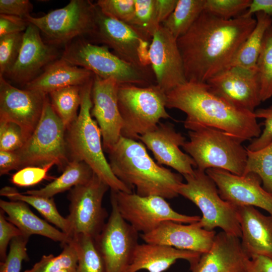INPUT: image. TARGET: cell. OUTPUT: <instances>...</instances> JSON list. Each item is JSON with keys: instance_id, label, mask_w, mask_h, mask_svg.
<instances>
[{"instance_id": "1", "label": "cell", "mask_w": 272, "mask_h": 272, "mask_svg": "<svg viewBox=\"0 0 272 272\" xmlns=\"http://www.w3.org/2000/svg\"><path fill=\"white\" fill-rule=\"evenodd\" d=\"M256 23L252 16L225 20L203 11L177 39L187 81L206 83L228 67Z\"/></svg>"}, {"instance_id": "2", "label": "cell", "mask_w": 272, "mask_h": 272, "mask_svg": "<svg viewBox=\"0 0 272 272\" xmlns=\"http://www.w3.org/2000/svg\"><path fill=\"white\" fill-rule=\"evenodd\" d=\"M166 94V108L184 112V125L189 130L215 128L242 142L261 134L254 112L232 105L213 92L207 83L187 81Z\"/></svg>"}, {"instance_id": "3", "label": "cell", "mask_w": 272, "mask_h": 272, "mask_svg": "<svg viewBox=\"0 0 272 272\" xmlns=\"http://www.w3.org/2000/svg\"><path fill=\"white\" fill-rule=\"evenodd\" d=\"M107 153L113 173L128 187H135L138 195L165 199L179 195L181 175L155 162L142 143L121 136Z\"/></svg>"}, {"instance_id": "4", "label": "cell", "mask_w": 272, "mask_h": 272, "mask_svg": "<svg viewBox=\"0 0 272 272\" xmlns=\"http://www.w3.org/2000/svg\"><path fill=\"white\" fill-rule=\"evenodd\" d=\"M93 79L82 87V101L76 119L66 128L65 142L70 161L84 162L94 173L115 191L132 193V188L113 173L104 154L101 132L91 111Z\"/></svg>"}, {"instance_id": "5", "label": "cell", "mask_w": 272, "mask_h": 272, "mask_svg": "<svg viewBox=\"0 0 272 272\" xmlns=\"http://www.w3.org/2000/svg\"><path fill=\"white\" fill-rule=\"evenodd\" d=\"M189 141L183 149L194 161L196 169L206 172L221 169L243 175L246 166V148L237 138L217 128L201 127L189 130Z\"/></svg>"}, {"instance_id": "6", "label": "cell", "mask_w": 272, "mask_h": 272, "mask_svg": "<svg viewBox=\"0 0 272 272\" xmlns=\"http://www.w3.org/2000/svg\"><path fill=\"white\" fill-rule=\"evenodd\" d=\"M117 97L123 137L139 140L155 129L161 119L171 117L166 110V94L156 84L145 87L119 84Z\"/></svg>"}, {"instance_id": "7", "label": "cell", "mask_w": 272, "mask_h": 272, "mask_svg": "<svg viewBox=\"0 0 272 272\" xmlns=\"http://www.w3.org/2000/svg\"><path fill=\"white\" fill-rule=\"evenodd\" d=\"M65 131L66 127L53 109L47 94L36 128L22 147L15 151L19 159V170L52 163L63 171L70 162Z\"/></svg>"}, {"instance_id": "8", "label": "cell", "mask_w": 272, "mask_h": 272, "mask_svg": "<svg viewBox=\"0 0 272 272\" xmlns=\"http://www.w3.org/2000/svg\"><path fill=\"white\" fill-rule=\"evenodd\" d=\"M183 177L186 182L180 185L178 193L200 210L202 217L199 225L208 231L219 227L226 233L240 238L237 207L221 198L214 180L206 172L196 168L192 174Z\"/></svg>"}, {"instance_id": "9", "label": "cell", "mask_w": 272, "mask_h": 272, "mask_svg": "<svg viewBox=\"0 0 272 272\" xmlns=\"http://www.w3.org/2000/svg\"><path fill=\"white\" fill-rule=\"evenodd\" d=\"M61 58L102 79H114L119 84L142 87L152 84L150 72L122 59L107 46L94 44L83 38H76L66 44Z\"/></svg>"}, {"instance_id": "10", "label": "cell", "mask_w": 272, "mask_h": 272, "mask_svg": "<svg viewBox=\"0 0 272 272\" xmlns=\"http://www.w3.org/2000/svg\"><path fill=\"white\" fill-rule=\"evenodd\" d=\"M96 6L88 0H71L64 7L40 17L25 18L37 27L46 43L65 45L78 37L92 36L95 27Z\"/></svg>"}, {"instance_id": "11", "label": "cell", "mask_w": 272, "mask_h": 272, "mask_svg": "<svg viewBox=\"0 0 272 272\" xmlns=\"http://www.w3.org/2000/svg\"><path fill=\"white\" fill-rule=\"evenodd\" d=\"M95 6V27L91 37L111 48L122 59L150 73L149 50L152 38L126 23L106 16Z\"/></svg>"}, {"instance_id": "12", "label": "cell", "mask_w": 272, "mask_h": 272, "mask_svg": "<svg viewBox=\"0 0 272 272\" xmlns=\"http://www.w3.org/2000/svg\"><path fill=\"white\" fill-rule=\"evenodd\" d=\"M119 212L137 231L148 233L161 223L172 221L184 224L199 221V216H188L174 211L166 199L161 196H141L136 193L111 189Z\"/></svg>"}, {"instance_id": "13", "label": "cell", "mask_w": 272, "mask_h": 272, "mask_svg": "<svg viewBox=\"0 0 272 272\" xmlns=\"http://www.w3.org/2000/svg\"><path fill=\"white\" fill-rule=\"evenodd\" d=\"M109 188L108 185L94 173L88 182L70 190L69 214L66 218L72 237L82 234L95 239L100 233L108 216L102 201Z\"/></svg>"}, {"instance_id": "14", "label": "cell", "mask_w": 272, "mask_h": 272, "mask_svg": "<svg viewBox=\"0 0 272 272\" xmlns=\"http://www.w3.org/2000/svg\"><path fill=\"white\" fill-rule=\"evenodd\" d=\"M111 211L100 233L94 239L105 272H125L138 245L140 234L120 215L110 194Z\"/></svg>"}, {"instance_id": "15", "label": "cell", "mask_w": 272, "mask_h": 272, "mask_svg": "<svg viewBox=\"0 0 272 272\" xmlns=\"http://www.w3.org/2000/svg\"><path fill=\"white\" fill-rule=\"evenodd\" d=\"M46 95L36 91L18 89L0 76V120L19 125L26 142L40 120Z\"/></svg>"}, {"instance_id": "16", "label": "cell", "mask_w": 272, "mask_h": 272, "mask_svg": "<svg viewBox=\"0 0 272 272\" xmlns=\"http://www.w3.org/2000/svg\"><path fill=\"white\" fill-rule=\"evenodd\" d=\"M149 59L156 84L165 93L187 82L177 39L162 25L152 36Z\"/></svg>"}, {"instance_id": "17", "label": "cell", "mask_w": 272, "mask_h": 272, "mask_svg": "<svg viewBox=\"0 0 272 272\" xmlns=\"http://www.w3.org/2000/svg\"><path fill=\"white\" fill-rule=\"evenodd\" d=\"M206 172L215 182L224 200L236 207H258L272 216V194L261 186V179L257 174L237 175L216 168L209 169Z\"/></svg>"}, {"instance_id": "18", "label": "cell", "mask_w": 272, "mask_h": 272, "mask_svg": "<svg viewBox=\"0 0 272 272\" xmlns=\"http://www.w3.org/2000/svg\"><path fill=\"white\" fill-rule=\"evenodd\" d=\"M119 85L114 79H104L94 75L91 113L101 130L103 148L107 153L121 136L122 119L117 97Z\"/></svg>"}, {"instance_id": "19", "label": "cell", "mask_w": 272, "mask_h": 272, "mask_svg": "<svg viewBox=\"0 0 272 272\" xmlns=\"http://www.w3.org/2000/svg\"><path fill=\"white\" fill-rule=\"evenodd\" d=\"M206 83L213 92L237 107L254 112L262 102L257 69L228 67Z\"/></svg>"}, {"instance_id": "20", "label": "cell", "mask_w": 272, "mask_h": 272, "mask_svg": "<svg viewBox=\"0 0 272 272\" xmlns=\"http://www.w3.org/2000/svg\"><path fill=\"white\" fill-rule=\"evenodd\" d=\"M139 140L152 151L158 164L169 166L183 176L192 174L196 167L193 159L180 148L185 138L170 124L159 123Z\"/></svg>"}, {"instance_id": "21", "label": "cell", "mask_w": 272, "mask_h": 272, "mask_svg": "<svg viewBox=\"0 0 272 272\" xmlns=\"http://www.w3.org/2000/svg\"><path fill=\"white\" fill-rule=\"evenodd\" d=\"M58 55L54 46L43 40L38 28L29 23L23 34L18 58L6 76L25 86L37 77L42 68L56 60Z\"/></svg>"}, {"instance_id": "22", "label": "cell", "mask_w": 272, "mask_h": 272, "mask_svg": "<svg viewBox=\"0 0 272 272\" xmlns=\"http://www.w3.org/2000/svg\"><path fill=\"white\" fill-rule=\"evenodd\" d=\"M216 235L215 230H205L199 225L198 222L183 225L167 221L152 231L140 234V236L145 243L164 245L202 254L210 249Z\"/></svg>"}, {"instance_id": "23", "label": "cell", "mask_w": 272, "mask_h": 272, "mask_svg": "<svg viewBox=\"0 0 272 272\" xmlns=\"http://www.w3.org/2000/svg\"><path fill=\"white\" fill-rule=\"evenodd\" d=\"M248 258L240 238L221 231L216 234L210 249L202 253L190 269L191 272H246Z\"/></svg>"}, {"instance_id": "24", "label": "cell", "mask_w": 272, "mask_h": 272, "mask_svg": "<svg viewBox=\"0 0 272 272\" xmlns=\"http://www.w3.org/2000/svg\"><path fill=\"white\" fill-rule=\"evenodd\" d=\"M237 209L245 254L249 258L261 255L272 259V216H265L252 206Z\"/></svg>"}, {"instance_id": "25", "label": "cell", "mask_w": 272, "mask_h": 272, "mask_svg": "<svg viewBox=\"0 0 272 272\" xmlns=\"http://www.w3.org/2000/svg\"><path fill=\"white\" fill-rule=\"evenodd\" d=\"M201 253L156 244H138L125 272H163L178 259L187 260L191 266L199 259Z\"/></svg>"}, {"instance_id": "26", "label": "cell", "mask_w": 272, "mask_h": 272, "mask_svg": "<svg viewBox=\"0 0 272 272\" xmlns=\"http://www.w3.org/2000/svg\"><path fill=\"white\" fill-rule=\"evenodd\" d=\"M91 71L67 62L61 57L50 63L43 72L24 86L25 89L46 94L64 87L83 86L92 80Z\"/></svg>"}, {"instance_id": "27", "label": "cell", "mask_w": 272, "mask_h": 272, "mask_svg": "<svg viewBox=\"0 0 272 272\" xmlns=\"http://www.w3.org/2000/svg\"><path fill=\"white\" fill-rule=\"evenodd\" d=\"M0 208L8 215L7 220L24 236H43L59 242L62 245L68 243L72 238L37 216L24 201L1 199Z\"/></svg>"}, {"instance_id": "28", "label": "cell", "mask_w": 272, "mask_h": 272, "mask_svg": "<svg viewBox=\"0 0 272 272\" xmlns=\"http://www.w3.org/2000/svg\"><path fill=\"white\" fill-rule=\"evenodd\" d=\"M94 174L91 168L84 162L70 161L62 173L53 181L41 188L28 190L24 193L43 197H53L58 193L88 182Z\"/></svg>"}, {"instance_id": "29", "label": "cell", "mask_w": 272, "mask_h": 272, "mask_svg": "<svg viewBox=\"0 0 272 272\" xmlns=\"http://www.w3.org/2000/svg\"><path fill=\"white\" fill-rule=\"evenodd\" d=\"M256 23L242 43L229 67L256 69L262 41L267 28L272 24V18L261 12L255 14Z\"/></svg>"}, {"instance_id": "30", "label": "cell", "mask_w": 272, "mask_h": 272, "mask_svg": "<svg viewBox=\"0 0 272 272\" xmlns=\"http://www.w3.org/2000/svg\"><path fill=\"white\" fill-rule=\"evenodd\" d=\"M0 194L11 200L22 201L31 206L47 221L72 237L70 222L67 218L62 217L59 214L53 197H43L20 193L15 188L10 186L2 188Z\"/></svg>"}, {"instance_id": "31", "label": "cell", "mask_w": 272, "mask_h": 272, "mask_svg": "<svg viewBox=\"0 0 272 272\" xmlns=\"http://www.w3.org/2000/svg\"><path fill=\"white\" fill-rule=\"evenodd\" d=\"M205 0H178L170 16L162 23L176 39L184 35L203 11Z\"/></svg>"}, {"instance_id": "32", "label": "cell", "mask_w": 272, "mask_h": 272, "mask_svg": "<svg viewBox=\"0 0 272 272\" xmlns=\"http://www.w3.org/2000/svg\"><path fill=\"white\" fill-rule=\"evenodd\" d=\"M82 87L68 86L48 94L53 109L66 128L78 117L77 111L82 101Z\"/></svg>"}, {"instance_id": "33", "label": "cell", "mask_w": 272, "mask_h": 272, "mask_svg": "<svg viewBox=\"0 0 272 272\" xmlns=\"http://www.w3.org/2000/svg\"><path fill=\"white\" fill-rule=\"evenodd\" d=\"M72 239L78 254L77 272H105L94 238L80 234L73 236Z\"/></svg>"}, {"instance_id": "34", "label": "cell", "mask_w": 272, "mask_h": 272, "mask_svg": "<svg viewBox=\"0 0 272 272\" xmlns=\"http://www.w3.org/2000/svg\"><path fill=\"white\" fill-rule=\"evenodd\" d=\"M262 102L272 97V24L264 34L256 64Z\"/></svg>"}, {"instance_id": "35", "label": "cell", "mask_w": 272, "mask_h": 272, "mask_svg": "<svg viewBox=\"0 0 272 272\" xmlns=\"http://www.w3.org/2000/svg\"><path fill=\"white\" fill-rule=\"evenodd\" d=\"M246 149L247 158L243 175L249 173L257 174L263 188L272 194V142L255 151Z\"/></svg>"}, {"instance_id": "36", "label": "cell", "mask_w": 272, "mask_h": 272, "mask_svg": "<svg viewBox=\"0 0 272 272\" xmlns=\"http://www.w3.org/2000/svg\"><path fill=\"white\" fill-rule=\"evenodd\" d=\"M62 247L58 255H44L32 268L24 272H57L64 269H77L78 254L72 238Z\"/></svg>"}, {"instance_id": "37", "label": "cell", "mask_w": 272, "mask_h": 272, "mask_svg": "<svg viewBox=\"0 0 272 272\" xmlns=\"http://www.w3.org/2000/svg\"><path fill=\"white\" fill-rule=\"evenodd\" d=\"M135 9L129 25L152 38L160 26L155 7V0H134Z\"/></svg>"}, {"instance_id": "38", "label": "cell", "mask_w": 272, "mask_h": 272, "mask_svg": "<svg viewBox=\"0 0 272 272\" xmlns=\"http://www.w3.org/2000/svg\"><path fill=\"white\" fill-rule=\"evenodd\" d=\"M23 34L17 33L0 37V76L6 75L15 63L21 48Z\"/></svg>"}, {"instance_id": "39", "label": "cell", "mask_w": 272, "mask_h": 272, "mask_svg": "<svg viewBox=\"0 0 272 272\" xmlns=\"http://www.w3.org/2000/svg\"><path fill=\"white\" fill-rule=\"evenodd\" d=\"M251 0H205L203 12L225 19L230 20L242 15Z\"/></svg>"}, {"instance_id": "40", "label": "cell", "mask_w": 272, "mask_h": 272, "mask_svg": "<svg viewBox=\"0 0 272 272\" xmlns=\"http://www.w3.org/2000/svg\"><path fill=\"white\" fill-rule=\"evenodd\" d=\"M29 238L22 235L12 239L6 259L0 263V272H20L23 261L29 259L27 249Z\"/></svg>"}, {"instance_id": "41", "label": "cell", "mask_w": 272, "mask_h": 272, "mask_svg": "<svg viewBox=\"0 0 272 272\" xmlns=\"http://www.w3.org/2000/svg\"><path fill=\"white\" fill-rule=\"evenodd\" d=\"M95 4L106 16L127 24L134 13V0H98Z\"/></svg>"}, {"instance_id": "42", "label": "cell", "mask_w": 272, "mask_h": 272, "mask_svg": "<svg viewBox=\"0 0 272 272\" xmlns=\"http://www.w3.org/2000/svg\"><path fill=\"white\" fill-rule=\"evenodd\" d=\"M25 143L23 131L19 125L0 120V151H16Z\"/></svg>"}, {"instance_id": "43", "label": "cell", "mask_w": 272, "mask_h": 272, "mask_svg": "<svg viewBox=\"0 0 272 272\" xmlns=\"http://www.w3.org/2000/svg\"><path fill=\"white\" fill-rule=\"evenodd\" d=\"M54 165L51 163L43 167L28 166L22 168L11 178V182L20 187H29L35 185L44 179H47L49 170Z\"/></svg>"}, {"instance_id": "44", "label": "cell", "mask_w": 272, "mask_h": 272, "mask_svg": "<svg viewBox=\"0 0 272 272\" xmlns=\"http://www.w3.org/2000/svg\"><path fill=\"white\" fill-rule=\"evenodd\" d=\"M257 118L264 119V128L260 135L252 140L247 149L251 151L260 150L272 142V105L254 111Z\"/></svg>"}, {"instance_id": "45", "label": "cell", "mask_w": 272, "mask_h": 272, "mask_svg": "<svg viewBox=\"0 0 272 272\" xmlns=\"http://www.w3.org/2000/svg\"><path fill=\"white\" fill-rule=\"evenodd\" d=\"M3 210H0V259L1 262L6 259L8 254L7 247L10 242L17 236L22 235L21 231L9 222L5 216Z\"/></svg>"}, {"instance_id": "46", "label": "cell", "mask_w": 272, "mask_h": 272, "mask_svg": "<svg viewBox=\"0 0 272 272\" xmlns=\"http://www.w3.org/2000/svg\"><path fill=\"white\" fill-rule=\"evenodd\" d=\"M33 5L28 0H0V14L25 19L30 15Z\"/></svg>"}, {"instance_id": "47", "label": "cell", "mask_w": 272, "mask_h": 272, "mask_svg": "<svg viewBox=\"0 0 272 272\" xmlns=\"http://www.w3.org/2000/svg\"><path fill=\"white\" fill-rule=\"evenodd\" d=\"M29 23L26 19L17 16L0 15V37L4 35L23 33L26 30Z\"/></svg>"}, {"instance_id": "48", "label": "cell", "mask_w": 272, "mask_h": 272, "mask_svg": "<svg viewBox=\"0 0 272 272\" xmlns=\"http://www.w3.org/2000/svg\"><path fill=\"white\" fill-rule=\"evenodd\" d=\"M19 159L15 151H0V175L13 170H19Z\"/></svg>"}, {"instance_id": "49", "label": "cell", "mask_w": 272, "mask_h": 272, "mask_svg": "<svg viewBox=\"0 0 272 272\" xmlns=\"http://www.w3.org/2000/svg\"><path fill=\"white\" fill-rule=\"evenodd\" d=\"M246 272H272V259L257 255L248 258L246 263Z\"/></svg>"}, {"instance_id": "50", "label": "cell", "mask_w": 272, "mask_h": 272, "mask_svg": "<svg viewBox=\"0 0 272 272\" xmlns=\"http://www.w3.org/2000/svg\"><path fill=\"white\" fill-rule=\"evenodd\" d=\"M178 0H155L157 19L158 23H162L174 11Z\"/></svg>"}, {"instance_id": "51", "label": "cell", "mask_w": 272, "mask_h": 272, "mask_svg": "<svg viewBox=\"0 0 272 272\" xmlns=\"http://www.w3.org/2000/svg\"><path fill=\"white\" fill-rule=\"evenodd\" d=\"M263 13L272 18V0H251L249 7L243 14L246 17Z\"/></svg>"}, {"instance_id": "52", "label": "cell", "mask_w": 272, "mask_h": 272, "mask_svg": "<svg viewBox=\"0 0 272 272\" xmlns=\"http://www.w3.org/2000/svg\"><path fill=\"white\" fill-rule=\"evenodd\" d=\"M77 269H64L57 272H77Z\"/></svg>"}]
</instances>
